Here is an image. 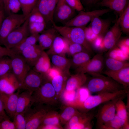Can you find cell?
<instances>
[{"label":"cell","instance_id":"cell-60","mask_svg":"<svg viewBox=\"0 0 129 129\" xmlns=\"http://www.w3.org/2000/svg\"><path fill=\"white\" fill-rule=\"evenodd\" d=\"M0 5H3L2 0H0Z\"/></svg>","mask_w":129,"mask_h":129},{"label":"cell","instance_id":"cell-30","mask_svg":"<svg viewBox=\"0 0 129 129\" xmlns=\"http://www.w3.org/2000/svg\"><path fill=\"white\" fill-rule=\"evenodd\" d=\"M66 105L59 113L60 122L64 124H66L78 111L76 107L71 105Z\"/></svg>","mask_w":129,"mask_h":129},{"label":"cell","instance_id":"cell-41","mask_svg":"<svg viewBox=\"0 0 129 129\" xmlns=\"http://www.w3.org/2000/svg\"><path fill=\"white\" fill-rule=\"evenodd\" d=\"M62 98L66 105L74 106L76 96V90H67L64 89L62 91Z\"/></svg>","mask_w":129,"mask_h":129},{"label":"cell","instance_id":"cell-28","mask_svg":"<svg viewBox=\"0 0 129 129\" xmlns=\"http://www.w3.org/2000/svg\"><path fill=\"white\" fill-rule=\"evenodd\" d=\"M51 55V61L54 66L59 69L62 72H69L71 66L70 60L64 56L57 54Z\"/></svg>","mask_w":129,"mask_h":129},{"label":"cell","instance_id":"cell-22","mask_svg":"<svg viewBox=\"0 0 129 129\" xmlns=\"http://www.w3.org/2000/svg\"><path fill=\"white\" fill-rule=\"evenodd\" d=\"M56 30L53 27L44 30L39 36V45L44 50L51 47L55 37L57 35Z\"/></svg>","mask_w":129,"mask_h":129},{"label":"cell","instance_id":"cell-10","mask_svg":"<svg viewBox=\"0 0 129 129\" xmlns=\"http://www.w3.org/2000/svg\"><path fill=\"white\" fill-rule=\"evenodd\" d=\"M47 80L43 75L31 69L25 76L19 89L27 91L33 93Z\"/></svg>","mask_w":129,"mask_h":129},{"label":"cell","instance_id":"cell-29","mask_svg":"<svg viewBox=\"0 0 129 129\" xmlns=\"http://www.w3.org/2000/svg\"><path fill=\"white\" fill-rule=\"evenodd\" d=\"M69 73L62 72V74L54 77L51 81V83L56 92L57 96V94L61 95L64 89L66 81V76Z\"/></svg>","mask_w":129,"mask_h":129},{"label":"cell","instance_id":"cell-43","mask_svg":"<svg viewBox=\"0 0 129 129\" xmlns=\"http://www.w3.org/2000/svg\"><path fill=\"white\" fill-rule=\"evenodd\" d=\"M13 119L16 129H26V120L24 113H16Z\"/></svg>","mask_w":129,"mask_h":129},{"label":"cell","instance_id":"cell-47","mask_svg":"<svg viewBox=\"0 0 129 129\" xmlns=\"http://www.w3.org/2000/svg\"><path fill=\"white\" fill-rule=\"evenodd\" d=\"M104 36H98L97 38L91 44L92 48L96 50L102 51L105 50L104 44Z\"/></svg>","mask_w":129,"mask_h":129},{"label":"cell","instance_id":"cell-39","mask_svg":"<svg viewBox=\"0 0 129 129\" xmlns=\"http://www.w3.org/2000/svg\"><path fill=\"white\" fill-rule=\"evenodd\" d=\"M108 53L109 57L122 61H126L129 59V55L125 53L116 46L109 50Z\"/></svg>","mask_w":129,"mask_h":129},{"label":"cell","instance_id":"cell-53","mask_svg":"<svg viewBox=\"0 0 129 129\" xmlns=\"http://www.w3.org/2000/svg\"><path fill=\"white\" fill-rule=\"evenodd\" d=\"M13 54L11 49L3 47L0 45V58L5 56L11 57Z\"/></svg>","mask_w":129,"mask_h":129},{"label":"cell","instance_id":"cell-44","mask_svg":"<svg viewBox=\"0 0 129 129\" xmlns=\"http://www.w3.org/2000/svg\"><path fill=\"white\" fill-rule=\"evenodd\" d=\"M20 8L21 5L19 0H8L6 13L8 15L11 13H16Z\"/></svg>","mask_w":129,"mask_h":129},{"label":"cell","instance_id":"cell-52","mask_svg":"<svg viewBox=\"0 0 129 129\" xmlns=\"http://www.w3.org/2000/svg\"><path fill=\"white\" fill-rule=\"evenodd\" d=\"M59 0H48V6L52 23L54 22L53 15L54 11Z\"/></svg>","mask_w":129,"mask_h":129},{"label":"cell","instance_id":"cell-59","mask_svg":"<svg viewBox=\"0 0 129 129\" xmlns=\"http://www.w3.org/2000/svg\"><path fill=\"white\" fill-rule=\"evenodd\" d=\"M4 119V118L3 117L0 116V123Z\"/></svg>","mask_w":129,"mask_h":129},{"label":"cell","instance_id":"cell-25","mask_svg":"<svg viewBox=\"0 0 129 129\" xmlns=\"http://www.w3.org/2000/svg\"><path fill=\"white\" fill-rule=\"evenodd\" d=\"M51 67L50 60L49 55L43 50L35 64L32 69L44 75Z\"/></svg>","mask_w":129,"mask_h":129},{"label":"cell","instance_id":"cell-24","mask_svg":"<svg viewBox=\"0 0 129 129\" xmlns=\"http://www.w3.org/2000/svg\"><path fill=\"white\" fill-rule=\"evenodd\" d=\"M87 78L85 73H77L67 80L65 89L68 91L76 90L86 83Z\"/></svg>","mask_w":129,"mask_h":129},{"label":"cell","instance_id":"cell-57","mask_svg":"<svg viewBox=\"0 0 129 129\" xmlns=\"http://www.w3.org/2000/svg\"><path fill=\"white\" fill-rule=\"evenodd\" d=\"M62 128L59 127L50 125L40 126L38 129H61Z\"/></svg>","mask_w":129,"mask_h":129},{"label":"cell","instance_id":"cell-15","mask_svg":"<svg viewBox=\"0 0 129 129\" xmlns=\"http://www.w3.org/2000/svg\"><path fill=\"white\" fill-rule=\"evenodd\" d=\"M119 19L108 29L103 37L105 50H110L116 46L120 39L122 32L119 25Z\"/></svg>","mask_w":129,"mask_h":129},{"label":"cell","instance_id":"cell-13","mask_svg":"<svg viewBox=\"0 0 129 129\" xmlns=\"http://www.w3.org/2000/svg\"><path fill=\"white\" fill-rule=\"evenodd\" d=\"M104 61L101 53H98L83 65L76 68L77 73H88L91 75L100 74L103 69Z\"/></svg>","mask_w":129,"mask_h":129},{"label":"cell","instance_id":"cell-46","mask_svg":"<svg viewBox=\"0 0 129 129\" xmlns=\"http://www.w3.org/2000/svg\"><path fill=\"white\" fill-rule=\"evenodd\" d=\"M62 71L59 69L54 66L51 67L44 75L47 80L51 81L55 77L61 74Z\"/></svg>","mask_w":129,"mask_h":129},{"label":"cell","instance_id":"cell-38","mask_svg":"<svg viewBox=\"0 0 129 129\" xmlns=\"http://www.w3.org/2000/svg\"><path fill=\"white\" fill-rule=\"evenodd\" d=\"M36 7L44 17L46 23L49 22H51L48 7V0H38Z\"/></svg>","mask_w":129,"mask_h":129},{"label":"cell","instance_id":"cell-40","mask_svg":"<svg viewBox=\"0 0 129 129\" xmlns=\"http://www.w3.org/2000/svg\"><path fill=\"white\" fill-rule=\"evenodd\" d=\"M11 70V59L8 56L0 58V77Z\"/></svg>","mask_w":129,"mask_h":129},{"label":"cell","instance_id":"cell-7","mask_svg":"<svg viewBox=\"0 0 129 129\" xmlns=\"http://www.w3.org/2000/svg\"><path fill=\"white\" fill-rule=\"evenodd\" d=\"M112 11L109 8L87 12L81 11H79L77 15L66 22L64 24V26L70 27H84L94 17H100Z\"/></svg>","mask_w":129,"mask_h":129},{"label":"cell","instance_id":"cell-26","mask_svg":"<svg viewBox=\"0 0 129 129\" xmlns=\"http://www.w3.org/2000/svg\"><path fill=\"white\" fill-rule=\"evenodd\" d=\"M39 35V34H31L24 38L18 45L10 49L13 55H20L25 48L36 44L38 41Z\"/></svg>","mask_w":129,"mask_h":129},{"label":"cell","instance_id":"cell-27","mask_svg":"<svg viewBox=\"0 0 129 129\" xmlns=\"http://www.w3.org/2000/svg\"><path fill=\"white\" fill-rule=\"evenodd\" d=\"M99 129H129V122L121 119L116 114L113 118L102 124Z\"/></svg>","mask_w":129,"mask_h":129},{"label":"cell","instance_id":"cell-18","mask_svg":"<svg viewBox=\"0 0 129 129\" xmlns=\"http://www.w3.org/2000/svg\"><path fill=\"white\" fill-rule=\"evenodd\" d=\"M43 50L39 45L36 44L25 48L20 55L31 68L33 67Z\"/></svg>","mask_w":129,"mask_h":129},{"label":"cell","instance_id":"cell-12","mask_svg":"<svg viewBox=\"0 0 129 129\" xmlns=\"http://www.w3.org/2000/svg\"><path fill=\"white\" fill-rule=\"evenodd\" d=\"M75 10L67 4L65 0H59L54 10L53 20L64 24L75 16Z\"/></svg>","mask_w":129,"mask_h":129},{"label":"cell","instance_id":"cell-54","mask_svg":"<svg viewBox=\"0 0 129 129\" xmlns=\"http://www.w3.org/2000/svg\"><path fill=\"white\" fill-rule=\"evenodd\" d=\"M0 116L3 117L4 119L9 118L7 114L5 109L3 102L0 94Z\"/></svg>","mask_w":129,"mask_h":129},{"label":"cell","instance_id":"cell-3","mask_svg":"<svg viewBox=\"0 0 129 129\" xmlns=\"http://www.w3.org/2000/svg\"><path fill=\"white\" fill-rule=\"evenodd\" d=\"M129 90L123 89L114 92H105L97 94L94 95H89L81 105L77 109L87 112L96 107L116 97L127 94Z\"/></svg>","mask_w":129,"mask_h":129},{"label":"cell","instance_id":"cell-17","mask_svg":"<svg viewBox=\"0 0 129 129\" xmlns=\"http://www.w3.org/2000/svg\"><path fill=\"white\" fill-rule=\"evenodd\" d=\"M70 42L62 36L57 35L47 52L48 55L57 54L65 56L67 52Z\"/></svg>","mask_w":129,"mask_h":129},{"label":"cell","instance_id":"cell-21","mask_svg":"<svg viewBox=\"0 0 129 129\" xmlns=\"http://www.w3.org/2000/svg\"><path fill=\"white\" fill-rule=\"evenodd\" d=\"M30 91L24 90L19 93L16 113H24L33 104L32 94Z\"/></svg>","mask_w":129,"mask_h":129},{"label":"cell","instance_id":"cell-11","mask_svg":"<svg viewBox=\"0 0 129 129\" xmlns=\"http://www.w3.org/2000/svg\"><path fill=\"white\" fill-rule=\"evenodd\" d=\"M10 57L11 71L21 85L31 68L21 55H13Z\"/></svg>","mask_w":129,"mask_h":129},{"label":"cell","instance_id":"cell-35","mask_svg":"<svg viewBox=\"0 0 129 129\" xmlns=\"http://www.w3.org/2000/svg\"><path fill=\"white\" fill-rule=\"evenodd\" d=\"M123 98L118 100L115 104L116 114L120 118L129 122V110L123 101Z\"/></svg>","mask_w":129,"mask_h":129},{"label":"cell","instance_id":"cell-5","mask_svg":"<svg viewBox=\"0 0 129 129\" xmlns=\"http://www.w3.org/2000/svg\"><path fill=\"white\" fill-rule=\"evenodd\" d=\"M127 94H124L102 104L96 115V128L98 129L103 124L113 119L116 114L115 104L121 98H124Z\"/></svg>","mask_w":129,"mask_h":129},{"label":"cell","instance_id":"cell-58","mask_svg":"<svg viewBox=\"0 0 129 129\" xmlns=\"http://www.w3.org/2000/svg\"><path fill=\"white\" fill-rule=\"evenodd\" d=\"M8 0H2L4 9L5 12H6L7 5V2Z\"/></svg>","mask_w":129,"mask_h":129},{"label":"cell","instance_id":"cell-36","mask_svg":"<svg viewBox=\"0 0 129 129\" xmlns=\"http://www.w3.org/2000/svg\"><path fill=\"white\" fill-rule=\"evenodd\" d=\"M21 5L22 14L27 18L36 6L38 0H19Z\"/></svg>","mask_w":129,"mask_h":129},{"label":"cell","instance_id":"cell-19","mask_svg":"<svg viewBox=\"0 0 129 129\" xmlns=\"http://www.w3.org/2000/svg\"><path fill=\"white\" fill-rule=\"evenodd\" d=\"M103 73L122 85L125 89L129 90V67L117 71L107 70Z\"/></svg>","mask_w":129,"mask_h":129},{"label":"cell","instance_id":"cell-33","mask_svg":"<svg viewBox=\"0 0 129 129\" xmlns=\"http://www.w3.org/2000/svg\"><path fill=\"white\" fill-rule=\"evenodd\" d=\"M104 63L108 70L113 71H117L129 67V63L126 61H120L109 57L104 61Z\"/></svg>","mask_w":129,"mask_h":129},{"label":"cell","instance_id":"cell-14","mask_svg":"<svg viewBox=\"0 0 129 129\" xmlns=\"http://www.w3.org/2000/svg\"><path fill=\"white\" fill-rule=\"evenodd\" d=\"M21 84L11 70L0 77V93L10 94L19 89Z\"/></svg>","mask_w":129,"mask_h":129},{"label":"cell","instance_id":"cell-31","mask_svg":"<svg viewBox=\"0 0 129 129\" xmlns=\"http://www.w3.org/2000/svg\"><path fill=\"white\" fill-rule=\"evenodd\" d=\"M88 52L83 51L76 54L72 56L71 60V66L76 68L85 64L90 59Z\"/></svg>","mask_w":129,"mask_h":129},{"label":"cell","instance_id":"cell-37","mask_svg":"<svg viewBox=\"0 0 129 129\" xmlns=\"http://www.w3.org/2000/svg\"><path fill=\"white\" fill-rule=\"evenodd\" d=\"M89 92L86 87L81 86L77 89L74 106L77 108L80 106L89 96Z\"/></svg>","mask_w":129,"mask_h":129},{"label":"cell","instance_id":"cell-48","mask_svg":"<svg viewBox=\"0 0 129 129\" xmlns=\"http://www.w3.org/2000/svg\"><path fill=\"white\" fill-rule=\"evenodd\" d=\"M84 29L86 39L91 45L98 36L93 33L89 26L84 27Z\"/></svg>","mask_w":129,"mask_h":129},{"label":"cell","instance_id":"cell-50","mask_svg":"<svg viewBox=\"0 0 129 129\" xmlns=\"http://www.w3.org/2000/svg\"><path fill=\"white\" fill-rule=\"evenodd\" d=\"M117 45L118 47L126 54L129 55V38H127L119 40Z\"/></svg>","mask_w":129,"mask_h":129},{"label":"cell","instance_id":"cell-61","mask_svg":"<svg viewBox=\"0 0 129 129\" xmlns=\"http://www.w3.org/2000/svg\"><path fill=\"white\" fill-rule=\"evenodd\" d=\"M101 0H99L98 1V2L100 1H101Z\"/></svg>","mask_w":129,"mask_h":129},{"label":"cell","instance_id":"cell-20","mask_svg":"<svg viewBox=\"0 0 129 129\" xmlns=\"http://www.w3.org/2000/svg\"><path fill=\"white\" fill-rule=\"evenodd\" d=\"M111 22L109 19H103L99 17H96L91 20L89 26L95 34L104 36L109 29Z\"/></svg>","mask_w":129,"mask_h":129},{"label":"cell","instance_id":"cell-32","mask_svg":"<svg viewBox=\"0 0 129 129\" xmlns=\"http://www.w3.org/2000/svg\"><path fill=\"white\" fill-rule=\"evenodd\" d=\"M60 123L59 113L55 111L49 110L44 117L40 126L50 125L58 126L62 128Z\"/></svg>","mask_w":129,"mask_h":129},{"label":"cell","instance_id":"cell-6","mask_svg":"<svg viewBox=\"0 0 129 129\" xmlns=\"http://www.w3.org/2000/svg\"><path fill=\"white\" fill-rule=\"evenodd\" d=\"M27 19L22 14L11 13L8 15L3 20L0 28V45L11 32L21 26Z\"/></svg>","mask_w":129,"mask_h":129},{"label":"cell","instance_id":"cell-45","mask_svg":"<svg viewBox=\"0 0 129 129\" xmlns=\"http://www.w3.org/2000/svg\"><path fill=\"white\" fill-rule=\"evenodd\" d=\"M83 51L88 52L81 45L70 42L68 50L67 53L68 55L72 56L76 54Z\"/></svg>","mask_w":129,"mask_h":129},{"label":"cell","instance_id":"cell-49","mask_svg":"<svg viewBox=\"0 0 129 129\" xmlns=\"http://www.w3.org/2000/svg\"><path fill=\"white\" fill-rule=\"evenodd\" d=\"M67 4L75 11H83V6L80 0H65Z\"/></svg>","mask_w":129,"mask_h":129},{"label":"cell","instance_id":"cell-56","mask_svg":"<svg viewBox=\"0 0 129 129\" xmlns=\"http://www.w3.org/2000/svg\"><path fill=\"white\" fill-rule=\"evenodd\" d=\"M5 11L3 5H0V28L4 19Z\"/></svg>","mask_w":129,"mask_h":129},{"label":"cell","instance_id":"cell-34","mask_svg":"<svg viewBox=\"0 0 129 129\" xmlns=\"http://www.w3.org/2000/svg\"><path fill=\"white\" fill-rule=\"evenodd\" d=\"M118 18L119 25L122 32L128 34L129 33V3Z\"/></svg>","mask_w":129,"mask_h":129},{"label":"cell","instance_id":"cell-8","mask_svg":"<svg viewBox=\"0 0 129 129\" xmlns=\"http://www.w3.org/2000/svg\"><path fill=\"white\" fill-rule=\"evenodd\" d=\"M37 105L33 108H30L24 113L26 120V129H38L49 111L43 105Z\"/></svg>","mask_w":129,"mask_h":129},{"label":"cell","instance_id":"cell-1","mask_svg":"<svg viewBox=\"0 0 129 129\" xmlns=\"http://www.w3.org/2000/svg\"><path fill=\"white\" fill-rule=\"evenodd\" d=\"M91 75L92 77L89 80L86 87L90 92H114L125 89L122 85L108 76L100 74Z\"/></svg>","mask_w":129,"mask_h":129},{"label":"cell","instance_id":"cell-16","mask_svg":"<svg viewBox=\"0 0 129 129\" xmlns=\"http://www.w3.org/2000/svg\"><path fill=\"white\" fill-rule=\"evenodd\" d=\"M20 90L10 94L0 93L2 98L5 112L9 117L13 119L15 114L17 102Z\"/></svg>","mask_w":129,"mask_h":129},{"label":"cell","instance_id":"cell-4","mask_svg":"<svg viewBox=\"0 0 129 129\" xmlns=\"http://www.w3.org/2000/svg\"><path fill=\"white\" fill-rule=\"evenodd\" d=\"M57 95L50 81L47 80L32 94L33 104L49 105L56 101Z\"/></svg>","mask_w":129,"mask_h":129},{"label":"cell","instance_id":"cell-23","mask_svg":"<svg viewBox=\"0 0 129 129\" xmlns=\"http://www.w3.org/2000/svg\"><path fill=\"white\" fill-rule=\"evenodd\" d=\"M129 3V0H102L96 4L113 10L120 16Z\"/></svg>","mask_w":129,"mask_h":129},{"label":"cell","instance_id":"cell-2","mask_svg":"<svg viewBox=\"0 0 129 129\" xmlns=\"http://www.w3.org/2000/svg\"><path fill=\"white\" fill-rule=\"evenodd\" d=\"M54 27L62 37L70 42L83 46L89 52H91L92 48L85 36L84 27L59 26L54 22L52 23Z\"/></svg>","mask_w":129,"mask_h":129},{"label":"cell","instance_id":"cell-42","mask_svg":"<svg viewBox=\"0 0 129 129\" xmlns=\"http://www.w3.org/2000/svg\"><path fill=\"white\" fill-rule=\"evenodd\" d=\"M46 23L33 22H29L28 27L30 34H39L45 29Z\"/></svg>","mask_w":129,"mask_h":129},{"label":"cell","instance_id":"cell-9","mask_svg":"<svg viewBox=\"0 0 129 129\" xmlns=\"http://www.w3.org/2000/svg\"><path fill=\"white\" fill-rule=\"evenodd\" d=\"M28 17L20 27L11 32L2 43L5 47L10 49L30 34L28 27Z\"/></svg>","mask_w":129,"mask_h":129},{"label":"cell","instance_id":"cell-55","mask_svg":"<svg viewBox=\"0 0 129 129\" xmlns=\"http://www.w3.org/2000/svg\"><path fill=\"white\" fill-rule=\"evenodd\" d=\"M83 5L90 6L96 4L99 0H80Z\"/></svg>","mask_w":129,"mask_h":129},{"label":"cell","instance_id":"cell-51","mask_svg":"<svg viewBox=\"0 0 129 129\" xmlns=\"http://www.w3.org/2000/svg\"><path fill=\"white\" fill-rule=\"evenodd\" d=\"M0 129H16L13 121L9 118L4 119L0 123Z\"/></svg>","mask_w":129,"mask_h":129}]
</instances>
